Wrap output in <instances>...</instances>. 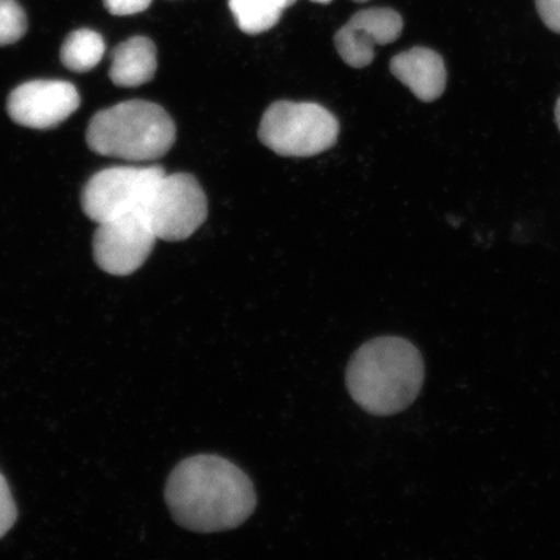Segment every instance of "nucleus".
<instances>
[{
	"label": "nucleus",
	"mask_w": 560,
	"mask_h": 560,
	"mask_svg": "<svg viewBox=\"0 0 560 560\" xmlns=\"http://www.w3.org/2000/svg\"><path fill=\"white\" fill-rule=\"evenodd\" d=\"M229 5L236 25L250 35L270 31L291 7L287 0H229Z\"/></svg>",
	"instance_id": "f8f14e48"
},
{
	"label": "nucleus",
	"mask_w": 560,
	"mask_h": 560,
	"mask_svg": "<svg viewBox=\"0 0 560 560\" xmlns=\"http://www.w3.org/2000/svg\"><path fill=\"white\" fill-rule=\"evenodd\" d=\"M88 144L103 156L150 161L164 156L175 142V125L160 105L129 101L97 112L90 121Z\"/></svg>",
	"instance_id": "7ed1b4c3"
},
{
	"label": "nucleus",
	"mask_w": 560,
	"mask_h": 560,
	"mask_svg": "<svg viewBox=\"0 0 560 560\" xmlns=\"http://www.w3.org/2000/svg\"><path fill=\"white\" fill-rule=\"evenodd\" d=\"M390 72L419 101L431 103L444 94L446 68L443 58L431 48L415 47L395 56L390 61Z\"/></svg>",
	"instance_id": "9d476101"
},
{
	"label": "nucleus",
	"mask_w": 560,
	"mask_h": 560,
	"mask_svg": "<svg viewBox=\"0 0 560 560\" xmlns=\"http://www.w3.org/2000/svg\"><path fill=\"white\" fill-rule=\"evenodd\" d=\"M165 500L180 527L214 534L240 527L257 503L250 479L219 455L182 460L167 479Z\"/></svg>",
	"instance_id": "f257e3e1"
},
{
	"label": "nucleus",
	"mask_w": 560,
	"mask_h": 560,
	"mask_svg": "<svg viewBox=\"0 0 560 560\" xmlns=\"http://www.w3.org/2000/svg\"><path fill=\"white\" fill-rule=\"evenodd\" d=\"M556 121H557V125H558V129L560 131V96H559V100H558L557 105H556Z\"/></svg>",
	"instance_id": "a211bd4d"
},
{
	"label": "nucleus",
	"mask_w": 560,
	"mask_h": 560,
	"mask_svg": "<svg viewBox=\"0 0 560 560\" xmlns=\"http://www.w3.org/2000/svg\"><path fill=\"white\" fill-rule=\"evenodd\" d=\"M156 241L144 210L116 217L95 231V261L108 275L130 276L147 261Z\"/></svg>",
	"instance_id": "0eeeda50"
},
{
	"label": "nucleus",
	"mask_w": 560,
	"mask_h": 560,
	"mask_svg": "<svg viewBox=\"0 0 560 560\" xmlns=\"http://www.w3.org/2000/svg\"><path fill=\"white\" fill-rule=\"evenodd\" d=\"M18 520V509L12 499L10 487L0 474V538L9 532Z\"/></svg>",
	"instance_id": "2eb2a0df"
},
{
	"label": "nucleus",
	"mask_w": 560,
	"mask_h": 560,
	"mask_svg": "<svg viewBox=\"0 0 560 560\" xmlns=\"http://www.w3.org/2000/svg\"><path fill=\"white\" fill-rule=\"evenodd\" d=\"M79 91L72 83L38 80L13 90L7 109L13 121L32 129H51L65 122L80 107Z\"/></svg>",
	"instance_id": "6e6552de"
},
{
	"label": "nucleus",
	"mask_w": 560,
	"mask_h": 560,
	"mask_svg": "<svg viewBox=\"0 0 560 560\" xmlns=\"http://www.w3.org/2000/svg\"><path fill=\"white\" fill-rule=\"evenodd\" d=\"M163 167H110L96 173L82 192V208L91 221L100 223L144 210Z\"/></svg>",
	"instance_id": "39448f33"
},
{
	"label": "nucleus",
	"mask_w": 560,
	"mask_h": 560,
	"mask_svg": "<svg viewBox=\"0 0 560 560\" xmlns=\"http://www.w3.org/2000/svg\"><path fill=\"white\" fill-rule=\"evenodd\" d=\"M152 0H104L105 9L115 16L136 15L149 9Z\"/></svg>",
	"instance_id": "dca6fc26"
},
{
	"label": "nucleus",
	"mask_w": 560,
	"mask_h": 560,
	"mask_svg": "<svg viewBox=\"0 0 560 560\" xmlns=\"http://www.w3.org/2000/svg\"><path fill=\"white\" fill-rule=\"evenodd\" d=\"M424 382V362L410 341L384 336L363 345L350 360L347 387L370 415H397L416 401Z\"/></svg>",
	"instance_id": "f03ea898"
},
{
	"label": "nucleus",
	"mask_w": 560,
	"mask_h": 560,
	"mask_svg": "<svg viewBox=\"0 0 560 560\" xmlns=\"http://www.w3.org/2000/svg\"><path fill=\"white\" fill-rule=\"evenodd\" d=\"M158 69V54L153 42L132 37L112 52L109 77L121 88H138L150 82Z\"/></svg>",
	"instance_id": "9b49d317"
},
{
	"label": "nucleus",
	"mask_w": 560,
	"mask_h": 560,
	"mask_svg": "<svg viewBox=\"0 0 560 560\" xmlns=\"http://www.w3.org/2000/svg\"><path fill=\"white\" fill-rule=\"evenodd\" d=\"M353 2H357V3H365V2H369V0H353Z\"/></svg>",
	"instance_id": "aec40b11"
},
{
	"label": "nucleus",
	"mask_w": 560,
	"mask_h": 560,
	"mask_svg": "<svg viewBox=\"0 0 560 560\" xmlns=\"http://www.w3.org/2000/svg\"><path fill=\"white\" fill-rule=\"evenodd\" d=\"M312 2L319 3V4H328L334 2V0H312Z\"/></svg>",
	"instance_id": "6ab92c4d"
},
{
	"label": "nucleus",
	"mask_w": 560,
	"mask_h": 560,
	"mask_svg": "<svg viewBox=\"0 0 560 560\" xmlns=\"http://www.w3.org/2000/svg\"><path fill=\"white\" fill-rule=\"evenodd\" d=\"M339 136L331 112L315 103L276 102L266 109L258 137L282 156L310 158L330 150Z\"/></svg>",
	"instance_id": "20e7f679"
},
{
	"label": "nucleus",
	"mask_w": 560,
	"mask_h": 560,
	"mask_svg": "<svg viewBox=\"0 0 560 560\" xmlns=\"http://www.w3.org/2000/svg\"><path fill=\"white\" fill-rule=\"evenodd\" d=\"M144 212L158 240L185 241L207 220V196L191 174H165Z\"/></svg>",
	"instance_id": "423d86ee"
},
{
	"label": "nucleus",
	"mask_w": 560,
	"mask_h": 560,
	"mask_svg": "<svg viewBox=\"0 0 560 560\" xmlns=\"http://www.w3.org/2000/svg\"><path fill=\"white\" fill-rule=\"evenodd\" d=\"M26 30L25 12L16 0H0V46L16 44Z\"/></svg>",
	"instance_id": "4468645a"
},
{
	"label": "nucleus",
	"mask_w": 560,
	"mask_h": 560,
	"mask_svg": "<svg viewBox=\"0 0 560 560\" xmlns=\"http://www.w3.org/2000/svg\"><path fill=\"white\" fill-rule=\"evenodd\" d=\"M536 7L544 24L560 34V0H536Z\"/></svg>",
	"instance_id": "f3484780"
},
{
	"label": "nucleus",
	"mask_w": 560,
	"mask_h": 560,
	"mask_svg": "<svg viewBox=\"0 0 560 560\" xmlns=\"http://www.w3.org/2000/svg\"><path fill=\"white\" fill-rule=\"evenodd\" d=\"M404 21L390 9H369L355 15L335 35V46L349 67L365 68L375 58V48L400 38Z\"/></svg>",
	"instance_id": "1a4fd4ad"
},
{
	"label": "nucleus",
	"mask_w": 560,
	"mask_h": 560,
	"mask_svg": "<svg viewBox=\"0 0 560 560\" xmlns=\"http://www.w3.org/2000/svg\"><path fill=\"white\" fill-rule=\"evenodd\" d=\"M287 2H289L290 5H293L296 3V0H287Z\"/></svg>",
	"instance_id": "412c9836"
},
{
	"label": "nucleus",
	"mask_w": 560,
	"mask_h": 560,
	"mask_svg": "<svg viewBox=\"0 0 560 560\" xmlns=\"http://www.w3.org/2000/svg\"><path fill=\"white\" fill-rule=\"evenodd\" d=\"M105 51L102 35L90 30H80L68 35L61 47V61L73 72H89L100 65Z\"/></svg>",
	"instance_id": "ddd939ff"
}]
</instances>
